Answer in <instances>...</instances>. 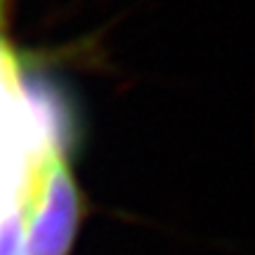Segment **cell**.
Here are the masks:
<instances>
[{
    "instance_id": "6da1fadb",
    "label": "cell",
    "mask_w": 255,
    "mask_h": 255,
    "mask_svg": "<svg viewBox=\"0 0 255 255\" xmlns=\"http://www.w3.org/2000/svg\"><path fill=\"white\" fill-rule=\"evenodd\" d=\"M83 215V194L71 173L69 156L66 151H59L47 163L33 201L26 208L19 237V255H69Z\"/></svg>"
}]
</instances>
